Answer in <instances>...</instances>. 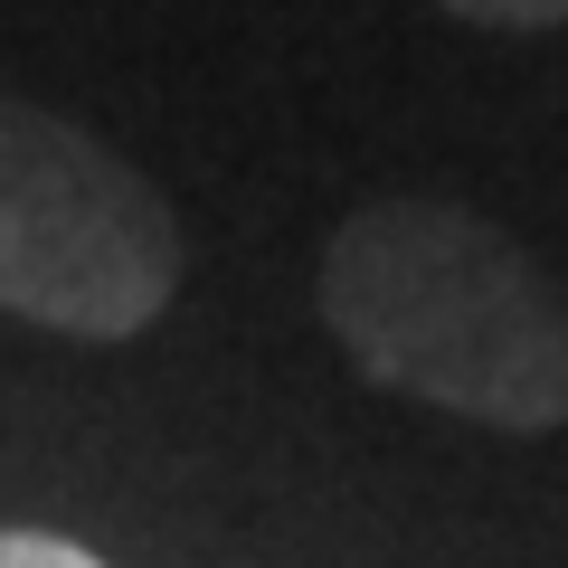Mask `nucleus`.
<instances>
[{"label": "nucleus", "instance_id": "f257e3e1", "mask_svg": "<svg viewBox=\"0 0 568 568\" xmlns=\"http://www.w3.org/2000/svg\"><path fill=\"white\" fill-rule=\"evenodd\" d=\"M323 323L361 379L446 417L549 436L568 426V294L521 237L455 200H369L323 246Z\"/></svg>", "mask_w": 568, "mask_h": 568}, {"label": "nucleus", "instance_id": "f03ea898", "mask_svg": "<svg viewBox=\"0 0 568 568\" xmlns=\"http://www.w3.org/2000/svg\"><path fill=\"white\" fill-rule=\"evenodd\" d=\"M181 219L114 142L0 95V313L67 342H133L181 294Z\"/></svg>", "mask_w": 568, "mask_h": 568}, {"label": "nucleus", "instance_id": "7ed1b4c3", "mask_svg": "<svg viewBox=\"0 0 568 568\" xmlns=\"http://www.w3.org/2000/svg\"><path fill=\"white\" fill-rule=\"evenodd\" d=\"M0 568H104L85 540H58V530H0Z\"/></svg>", "mask_w": 568, "mask_h": 568}, {"label": "nucleus", "instance_id": "20e7f679", "mask_svg": "<svg viewBox=\"0 0 568 568\" xmlns=\"http://www.w3.org/2000/svg\"><path fill=\"white\" fill-rule=\"evenodd\" d=\"M446 10L474 29H559L568 20V0H446Z\"/></svg>", "mask_w": 568, "mask_h": 568}]
</instances>
